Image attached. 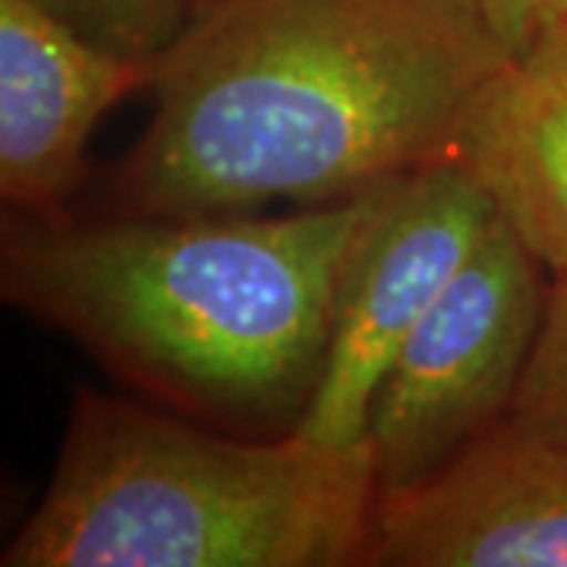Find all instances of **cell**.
Instances as JSON below:
<instances>
[{
  "label": "cell",
  "instance_id": "30bf717a",
  "mask_svg": "<svg viewBox=\"0 0 567 567\" xmlns=\"http://www.w3.org/2000/svg\"><path fill=\"white\" fill-rule=\"evenodd\" d=\"M507 416L567 439V271L548 278L543 324Z\"/></svg>",
  "mask_w": 567,
  "mask_h": 567
},
{
  "label": "cell",
  "instance_id": "5b68a950",
  "mask_svg": "<svg viewBox=\"0 0 567 567\" xmlns=\"http://www.w3.org/2000/svg\"><path fill=\"white\" fill-rule=\"evenodd\" d=\"M495 221L492 196L457 158L375 193L338 278L322 375L297 435L328 447L363 445L388 365Z\"/></svg>",
  "mask_w": 567,
  "mask_h": 567
},
{
  "label": "cell",
  "instance_id": "7a4b0ae2",
  "mask_svg": "<svg viewBox=\"0 0 567 567\" xmlns=\"http://www.w3.org/2000/svg\"><path fill=\"white\" fill-rule=\"evenodd\" d=\"M379 189L278 218L17 212L0 293L177 416L287 435L319 385L338 278Z\"/></svg>",
  "mask_w": 567,
  "mask_h": 567
},
{
  "label": "cell",
  "instance_id": "9c48e42d",
  "mask_svg": "<svg viewBox=\"0 0 567 567\" xmlns=\"http://www.w3.org/2000/svg\"><path fill=\"white\" fill-rule=\"evenodd\" d=\"M80 35L133 61L158 63L208 0H39Z\"/></svg>",
  "mask_w": 567,
  "mask_h": 567
},
{
  "label": "cell",
  "instance_id": "ba28073f",
  "mask_svg": "<svg viewBox=\"0 0 567 567\" xmlns=\"http://www.w3.org/2000/svg\"><path fill=\"white\" fill-rule=\"evenodd\" d=\"M454 158L483 183L548 275L567 271V22L543 32L488 82Z\"/></svg>",
  "mask_w": 567,
  "mask_h": 567
},
{
  "label": "cell",
  "instance_id": "8992f818",
  "mask_svg": "<svg viewBox=\"0 0 567 567\" xmlns=\"http://www.w3.org/2000/svg\"><path fill=\"white\" fill-rule=\"evenodd\" d=\"M365 567H567V439L505 416L406 486L382 488Z\"/></svg>",
  "mask_w": 567,
  "mask_h": 567
},
{
  "label": "cell",
  "instance_id": "52a82bcc",
  "mask_svg": "<svg viewBox=\"0 0 567 567\" xmlns=\"http://www.w3.org/2000/svg\"><path fill=\"white\" fill-rule=\"evenodd\" d=\"M155 63L114 54L39 0H0V199L58 215L85 181V148L102 117L140 89Z\"/></svg>",
  "mask_w": 567,
  "mask_h": 567
},
{
  "label": "cell",
  "instance_id": "6da1fadb",
  "mask_svg": "<svg viewBox=\"0 0 567 567\" xmlns=\"http://www.w3.org/2000/svg\"><path fill=\"white\" fill-rule=\"evenodd\" d=\"M480 0H208L155 63L121 215L350 203L454 158L507 63Z\"/></svg>",
  "mask_w": 567,
  "mask_h": 567
},
{
  "label": "cell",
  "instance_id": "8fae6325",
  "mask_svg": "<svg viewBox=\"0 0 567 567\" xmlns=\"http://www.w3.org/2000/svg\"><path fill=\"white\" fill-rule=\"evenodd\" d=\"M480 3L511 54H520L543 32L567 22V0H480Z\"/></svg>",
  "mask_w": 567,
  "mask_h": 567
},
{
  "label": "cell",
  "instance_id": "277c9868",
  "mask_svg": "<svg viewBox=\"0 0 567 567\" xmlns=\"http://www.w3.org/2000/svg\"><path fill=\"white\" fill-rule=\"evenodd\" d=\"M543 268L498 215L375 391L365 445L379 486L423 480L511 413L543 324Z\"/></svg>",
  "mask_w": 567,
  "mask_h": 567
},
{
  "label": "cell",
  "instance_id": "3957f363",
  "mask_svg": "<svg viewBox=\"0 0 567 567\" xmlns=\"http://www.w3.org/2000/svg\"><path fill=\"white\" fill-rule=\"evenodd\" d=\"M369 445L237 435L80 388L41 502L3 567L363 565Z\"/></svg>",
  "mask_w": 567,
  "mask_h": 567
}]
</instances>
